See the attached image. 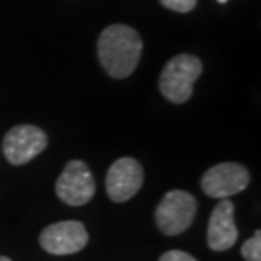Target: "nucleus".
Segmentation results:
<instances>
[{
  "instance_id": "obj_1",
  "label": "nucleus",
  "mask_w": 261,
  "mask_h": 261,
  "mask_svg": "<svg viewBox=\"0 0 261 261\" xmlns=\"http://www.w3.org/2000/svg\"><path fill=\"white\" fill-rule=\"evenodd\" d=\"M141 53L143 41L129 25L112 24L98 38V58L103 70L114 78L129 76L138 66Z\"/></svg>"
},
{
  "instance_id": "obj_2",
  "label": "nucleus",
  "mask_w": 261,
  "mask_h": 261,
  "mask_svg": "<svg viewBox=\"0 0 261 261\" xmlns=\"http://www.w3.org/2000/svg\"><path fill=\"white\" fill-rule=\"evenodd\" d=\"M202 73L200 60L194 55L171 58L160 75V90L173 103H184L194 93V83Z\"/></svg>"
},
{
  "instance_id": "obj_3",
  "label": "nucleus",
  "mask_w": 261,
  "mask_h": 261,
  "mask_svg": "<svg viewBox=\"0 0 261 261\" xmlns=\"http://www.w3.org/2000/svg\"><path fill=\"white\" fill-rule=\"evenodd\" d=\"M197 214L195 197L184 190L168 192L156 207V226L166 236H178L192 226Z\"/></svg>"
},
{
  "instance_id": "obj_4",
  "label": "nucleus",
  "mask_w": 261,
  "mask_h": 261,
  "mask_svg": "<svg viewBox=\"0 0 261 261\" xmlns=\"http://www.w3.org/2000/svg\"><path fill=\"white\" fill-rule=\"evenodd\" d=\"M56 195L66 205H85L95 195V181L88 166L80 160H71L56 180Z\"/></svg>"
},
{
  "instance_id": "obj_5",
  "label": "nucleus",
  "mask_w": 261,
  "mask_h": 261,
  "mask_svg": "<svg viewBox=\"0 0 261 261\" xmlns=\"http://www.w3.org/2000/svg\"><path fill=\"white\" fill-rule=\"evenodd\" d=\"M48 146V138L44 130L22 124L15 126L5 134L4 138V154L10 165H25L31 160H34L39 153H43Z\"/></svg>"
},
{
  "instance_id": "obj_6",
  "label": "nucleus",
  "mask_w": 261,
  "mask_h": 261,
  "mask_svg": "<svg viewBox=\"0 0 261 261\" xmlns=\"http://www.w3.org/2000/svg\"><path fill=\"white\" fill-rule=\"evenodd\" d=\"M249 184V171L239 163H219L202 176V190L212 198H229L239 194Z\"/></svg>"
},
{
  "instance_id": "obj_7",
  "label": "nucleus",
  "mask_w": 261,
  "mask_h": 261,
  "mask_svg": "<svg viewBox=\"0 0 261 261\" xmlns=\"http://www.w3.org/2000/svg\"><path fill=\"white\" fill-rule=\"evenodd\" d=\"M39 243L44 251L63 256L82 251L88 243V232L82 222L63 221L43 229Z\"/></svg>"
},
{
  "instance_id": "obj_8",
  "label": "nucleus",
  "mask_w": 261,
  "mask_h": 261,
  "mask_svg": "<svg viewBox=\"0 0 261 261\" xmlns=\"http://www.w3.org/2000/svg\"><path fill=\"white\" fill-rule=\"evenodd\" d=\"M144 181L143 166L134 158H119L107 171L106 189L114 202H127L141 190Z\"/></svg>"
},
{
  "instance_id": "obj_9",
  "label": "nucleus",
  "mask_w": 261,
  "mask_h": 261,
  "mask_svg": "<svg viewBox=\"0 0 261 261\" xmlns=\"http://www.w3.org/2000/svg\"><path fill=\"white\" fill-rule=\"evenodd\" d=\"M238 227L234 221V203L229 198H221V202L214 207L208 219L207 243L214 251L231 249L238 241Z\"/></svg>"
},
{
  "instance_id": "obj_10",
  "label": "nucleus",
  "mask_w": 261,
  "mask_h": 261,
  "mask_svg": "<svg viewBox=\"0 0 261 261\" xmlns=\"http://www.w3.org/2000/svg\"><path fill=\"white\" fill-rule=\"evenodd\" d=\"M241 254L246 261H261V232L256 231L253 238L244 241L241 246Z\"/></svg>"
},
{
  "instance_id": "obj_11",
  "label": "nucleus",
  "mask_w": 261,
  "mask_h": 261,
  "mask_svg": "<svg viewBox=\"0 0 261 261\" xmlns=\"http://www.w3.org/2000/svg\"><path fill=\"white\" fill-rule=\"evenodd\" d=\"M166 9L175 10V12H190L192 9L197 5V0H160Z\"/></svg>"
},
{
  "instance_id": "obj_12",
  "label": "nucleus",
  "mask_w": 261,
  "mask_h": 261,
  "mask_svg": "<svg viewBox=\"0 0 261 261\" xmlns=\"http://www.w3.org/2000/svg\"><path fill=\"white\" fill-rule=\"evenodd\" d=\"M160 261H197L192 254L180 251V249H171V251H166L165 254H161Z\"/></svg>"
},
{
  "instance_id": "obj_13",
  "label": "nucleus",
  "mask_w": 261,
  "mask_h": 261,
  "mask_svg": "<svg viewBox=\"0 0 261 261\" xmlns=\"http://www.w3.org/2000/svg\"><path fill=\"white\" fill-rule=\"evenodd\" d=\"M0 261H12V259L7 258V256H0Z\"/></svg>"
},
{
  "instance_id": "obj_14",
  "label": "nucleus",
  "mask_w": 261,
  "mask_h": 261,
  "mask_svg": "<svg viewBox=\"0 0 261 261\" xmlns=\"http://www.w3.org/2000/svg\"><path fill=\"white\" fill-rule=\"evenodd\" d=\"M217 2H221V4H226V2H227V0H217Z\"/></svg>"
}]
</instances>
